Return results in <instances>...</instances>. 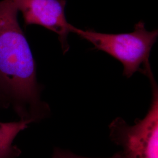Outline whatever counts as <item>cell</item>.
<instances>
[{
    "label": "cell",
    "instance_id": "cell-1",
    "mask_svg": "<svg viewBox=\"0 0 158 158\" xmlns=\"http://www.w3.org/2000/svg\"><path fill=\"white\" fill-rule=\"evenodd\" d=\"M12 0L0 1V89L20 119L38 122L50 113L41 98L32 52Z\"/></svg>",
    "mask_w": 158,
    "mask_h": 158
},
{
    "label": "cell",
    "instance_id": "cell-2",
    "mask_svg": "<svg viewBox=\"0 0 158 158\" xmlns=\"http://www.w3.org/2000/svg\"><path fill=\"white\" fill-rule=\"evenodd\" d=\"M70 32L119 60L123 66V75L128 79L137 72L147 76L151 70L149 59L158 31H148L142 21L136 24L133 32L126 34H104L80 29L72 25Z\"/></svg>",
    "mask_w": 158,
    "mask_h": 158
},
{
    "label": "cell",
    "instance_id": "cell-3",
    "mask_svg": "<svg viewBox=\"0 0 158 158\" xmlns=\"http://www.w3.org/2000/svg\"><path fill=\"white\" fill-rule=\"evenodd\" d=\"M152 87V100L147 114L129 124L121 117L110 124L111 141L120 149L121 158H158V87L152 71L147 75Z\"/></svg>",
    "mask_w": 158,
    "mask_h": 158
},
{
    "label": "cell",
    "instance_id": "cell-4",
    "mask_svg": "<svg viewBox=\"0 0 158 158\" xmlns=\"http://www.w3.org/2000/svg\"><path fill=\"white\" fill-rule=\"evenodd\" d=\"M18 12L23 14L25 26L37 25L55 32L64 54L70 46L68 35L71 24L65 16V0H12Z\"/></svg>",
    "mask_w": 158,
    "mask_h": 158
},
{
    "label": "cell",
    "instance_id": "cell-5",
    "mask_svg": "<svg viewBox=\"0 0 158 158\" xmlns=\"http://www.w3.org/2000/svg\"><path fill=\"white\" fill-rule=\"evenodd\" d=\"M32 122L19 119L17 121L0 122V158H18L21 152L14 145L20 132L27 129Z\"/></svg>",
    "mask_w": 158,
    "mask_h": 158
},
{
    "label": "cell",
    "instance_id": "cell-6",
    "mask_svg": "<svg viewBox=\"0 0 158 158\" xmlns=\"http://www.w3.org/2000/svg\"><path fill=\"white\" fill-rule=\"evenodd\" d=\"M52 158H87L76 155L69 151L56 148L53 149ZM106 158H121L119 152L115 153L111 156Z\"/></svg>",
    "mask_w": 158,
    "mask_h": 158
},
{
    "label": "cell",
    "instance_id": "cell-7",
    "mask_svg": "<svg viewBox=\"0 0 158 158\" xmlns=\"http://www.w3.org/2000/svg\"><path fill=\"white\" fill-rule=\"evenodd\" d=\"M10 107V104L4 96L3 92L0 89V108H7Z\"/></svg>",
    "mask_w": 158,
    "mask_h": 158
}]
</instances>
